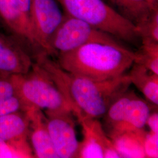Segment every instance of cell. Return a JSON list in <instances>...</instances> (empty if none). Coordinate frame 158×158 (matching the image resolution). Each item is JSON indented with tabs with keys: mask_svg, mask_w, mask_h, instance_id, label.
<instances>
[{
	"mask_svg": "<svg viewBox=\"0 0 158 158\" xmlns=\"http://www.w3.org/2000/svg\"><path fill=\"white\" fill-rule=\"evenodd\" d=\"M44 51L38 53L36 62L50 76L72 109L77 119L81 117L99 119L109 106L129 89L128 74L98 81L65 71Z\"/></svg>",
	"mask_w": 158,
	"mask_h": 158,
	"instance_id": "obj_1",
	"label": "cell"
},
{
	"mask_svg": "<svg viewBox=\"0 0 158 158\" xmlns=\"http://www.w3.org/2000/svg\"><path fill=\"white\" fill-rule=\"evenodd\" d=\"M57 63L69 73L102 81L124 74L135 59V52L118 42H91L57 55Z\"/></svg>",
	"mask_w": 158,
	"mask_h": 158,
	"instance_id": "obj_2",
	"label": "cell"
},
{
	"mask_svg": "<svg viewBox=\"0 0 158 158\" xmlns=\"http://www.w3.org/2000/svg\"><path fill=\"white\" fill-rule=\"evenodd\" d=\"M64 14L82 20L113 37L131 44L141 39L137 27L103 0H56Z\"/></svg>",
	"mask_w": 158,
	"mask_h": 158,
	"instance_id": "obj_3",
	"label": "cell"
},
{
	"mask_svg": "<svg viewBox=\"0 0 158 158\" xmlns=\"http://www.w3.org/2000/svg\"><path fill=\"white\" fill-rule=\"evenodd\" d=\"M23 111L31 108L41 110H70L72 107L50 76L37 63L28 73L10 76Z\"/></svg>",
	"mask_w": 158,
	"mask_h": 158,
	"instance_id": "obj_4",
	"label": "cell"
},
{
	"mask_svg": "<svg viewBox=\"0 0 158 158\" xmlns=\"http://www.w3.org/2000/svg\"><path fill=\"white\" fill-rule=\"evenodd\" d=\"M117 42L113 36L90 24L64 14L62 21L49 40L52 55L68 52L91 42Z\"/></svg>",
	"mask_w": 158,
	"mask_h": 158,
	"instance_id": "obj_5",
	"label": "cell"
},
{
	"mask_svg": "<svg viewBox=\"0 0 158 158\" xmlns=\"http://www.w3.org/2000/svg\"><path fill=\"white\" fill-rule=\"evenodd\" d=\"M46 121L59 158L78 157L80 142L75 130L74 114L70 110L46 111Z\"/></svg>",
	"mask_w": 158,
	"mask_h": 158,
	"instance_id": "obj_6",
	"label": "cell"
},
{
	"mask_svg": "<svg viewBox=\"0 0 158 158\" xmlns=\"http://www.w3.org/2000/svg\"><path fill=\"white\" fill-rule=\"evenodd\" d=\"M31 12L36 44L42 51L52 55L49 40L64 14L56 0H31Z\"/></svg>",
	"mask_w": 158,
	"mask_h": 158,
	"instance_id": "obj_7",
	"label": "cell"
},
{
	"mask_svg": "<svg viewBox=\"0 0 158 158\" xmlns=\"http://www.w3.org/2000/svg\"><path fill=\"white\" fill-rule=\"evenodd\" d=\"M77 119L83 135V141L80 142L77 158H120L98 119L81 117Z\"/></svg>",
	"mask_w": 158,
	"mask_h": 158,
	"instance_id": "obj_8",
	"label": "cell"
},
{
	"mask_svg": "<svg viewBox=\"0 0 158 158\" xmlns=\"http://www.w3.org/2000/svg\"><path fill=\"white\" fill-rule=\"evenodd\" d=\"M29 119L25 111L0 115V137L24 153L27 158H34L29 144Z\"/></svg>",
	"mask_w": 158,
	"mask_h": 158,
	"instance_id": "obj_9",
	"label": "cell"
},
{
	"mask_svg": "<svg viewBox=\"0 0 158 158\" xmlns=\"http://www.w3.org/2000/svg\"><path fill=\"white\" fill-rule=\"evenodd\" d=\"M33 64L18 40L0 34V74L11 76L28 73Z\"/></svg>",
	"mask_w": 158,
	"mask_h": 158,
	"instance_id": "obj_10",
	"label": "cell"
},
{
	"mask_svg": "<svg viewBox=\"0 0 158 158\" xmlns=\"http://www.w3.org/2000/svg\"><path fill=\"white\" fill-rule=\"evenodd\" d=\"M29 119V138L34 158H59L53 146L42 110L31 108L25 111Z\"/></svg>",
	"mask_w": 158,
	"mask_h": 158,
	"instance_id": "obj_11",
	"label": "cell"
},
{
	"mask_svg": "<svg viewBox=\"0 0 158 158\" xmlns=\"http://www.w3.org/2000/svg\"><path fill=\"white\" fill-rule=\"evenodd\" d=\"M0 19L17 40L32 48H38L34 38L32 23L23 15L11 0H0Z\"/></svg>",
	"mask_w": 158,
	"mask_h": 158,
	"instance_id": "obj_12",
	"label": "cell"
},
{
	"mask_svg": "<svg viewBox=\"0 0 158 158\" xmlns=\"http://www.w3.org/2000/svg\"><path fill=\"white\" fill-rule=\"evenodd\" d=\"M144 129L126 131L108 136L118 152L120 158H146L143 149Z\"/></svg>",
	"mask_w": 158,
	"mask_h": 158,
	"instance_id": "obj_13",
	"label": "cell"
},
{
	"mask_svg": "<svg viewBox=\"0 0 158 158\" xmlns=\"http://www.w3.org/2000/svg\"><path fill=\"white\" fill-rule=\"evenodd\" d=\"M151 111L152 107L150 104L135 94L130 102L123 121L115 129L108 133V135L126 131L144 129L147 119Z\"/></svg>",
	"mask_w": 158,
	"mask_h": 158,
	"instance_id": "obj_14",
	"label": "cell"
},
{
	"mask_svg": "<svg viewBox=\"0 0 158 158\" xmlns=\"http://www.w3.org/2000/svg\"><path fill=\"white\" fill-rule=\"evenodd\" d=\"M127 74L131 84L141 92L151 103L158 104V75L141 64L134 63Z\"/></svg>",
	"mask_w": 158,
	"mask_h": 158,
	"instance_id": "obj_15",
	"label": "cell"
},
{
	"mask_svg": "<svg viewBox=\"0 0 158 158\" xmlns=\"http://www.w3.org/2000/svg\"><path fill=\"white\" fill-rule=\"evenodd\" d=\"M113 8L126 19L138 27L153 10L149 0H108Z\"/></svg>",
	"mask_w": 158,
	"mask_h": 158,
	"instance_id": "obj_16",
	"label": "cell"
},
{
	"mask_svg": "<svg viewBox=\"0 0 158 158\" xmlns=\"http://www.w3.org/2000/svg\"><path fill=\"white\" fill-rule=\"evenodd\" d=\"M135 94L134 91L128 89L117 98L109 106L103 116L107 131V134L115 129L123 121L130 102Z\"/></svg>",
	"mask_w": 158,
	"mask_h": 158,
	"instance_id": "obj_17",
	"label": "cell"
},
{
	"mask_svg": "<svg viewBox=\"0 0 158 158\" xmlns=\"http://www.w3.org/2000/svg\"><path fill=\"white\" fill-rule=\"evenodd\" d=\"M23 111L10 76L0 74V115Z\"/></svg>",
	"mask_w": 158,
	"mask_h": 158,
	"instance_id": "obj_18",
	"label": "cell"
},
{
	"mask_svg": "<svg viewBox=\"0 0 158 158\" xmlns=\"http://www.w3.org/2000/svg\"><path fill=\"white\" fill-rule=\"evenodd\" d=\"M134 63L141 64L158 75V43L142 40L140 50L135 52Z\"/></svg>",
	"mask_w": 158,
	"mask_h": 158,
	"instance_id": "obj_19",
	"label": "cell"
},
{
	"mask_svg": "<svg viewBox=\"0 0 158 158\" xmlns=\"http://www.w3.org/2000/svg\"><path fill=\"white\" fill-rule=\"evenodd\" d=\"M137 28L141 40L158 43V9L153 10L147 20Z\"/></svg>",
	"mask_w": 158,
	"mask_h": 158,
	"instance_id": "obj_20",
	"label": "cell"
},
{
	"mask_svg": "<svg viewBox=\"0 0 158 158\" xmlns=\"http://www.w3.org/2000/svg\"><path fill=\"white\" fill-rule=\"evenodd\" d=\"M143 149L146 158L158 157V134L145 132L143 139Z\"/></svg>",
	"mask_w": 158,
	"mask_h": 158,
	"instance_id": "obj_21",
	"label": "cell"
},
{
	"mask_svg": "<svg viewBox=\"0 0 158 158\" xmlns=\"http://www.w3.org/2000/svg\"><path fill=\"white\" fill-rule=\"evenodd\" d=\"M27 158L22 151L0 137V158Z\"/></svg>",
	"mask_w": 158,
	"mask_h": 158,
	"instance_id": "obj_22",
	"label": "cell"
},
{
	"mask_svg": "<svg viewBox=\"0 0 158 158\" xmlns=\"http://www.w3.org/2000/svg\"><path fill=\"white\" fill-rule=\"evenodd\" d=\"M146 125L149 128V131L158 134V113L157 110L151 111L147 119Z\"/></svg>",
	"mask_w": 158,
	"mask_h": 158,
	"instance_id": "obj_23",
	"label": "cell"
},
{
	"mask_svg": "<svg viewBox=\"0 0 158 158\" xmlns=\"http://www.w3.org/2000/svg\"><path fill=\"white\" fill-rule=\"evenodd\" d=\"M152 6L155 8H158V0H149Z\"/></svg>",
	"mask_w": 158,
	"mask_h": 158,
	"instance_id": "obj_24",
	"label": "cell"
}]
</instances>
